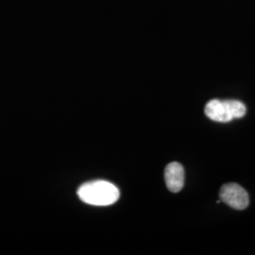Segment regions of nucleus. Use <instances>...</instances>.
Returning a JSON list of instances; mask_svg holds the SVG:
<instances>
[{
	"label": "nucleus",
	"mask_w": 255,
	"mask_h": 255,
	"mask_svg": "<svg viewBox=\"0 0 255 255\" xmlns=\"http://www.w3.org/2000/svg\"><path fill=\"white\" fill-rule=\"evenodd\" d=\"M81 201L95 206H108L119 201V188L106 181L86 182L78 189Z\"/></svg>",
	"instance_id": "nucleus-1"
},
{
	"label": "nucleus",
	"mask_w": 255,
	"mask_h": 255,
	"mask_svg": "<svg viewBox=\"0 0 255 255\" xmlns=\"http://www.w3.org/2000/svg\"><path fill=\"white\" fill-rule=\"evenodd\" d=\"M246 112V105L237 100H212L204 108V113L208 119L220 123H228L234 119H242Z\"/></svg>",
	"instance_id": "nucleus-2"
},
{
	"label": "nucleus",
	"mask_w": 255,
	"mask_h": 255,
	"mask_svg": "<svg viewBox=\"0 0 255 255\" xmlns=\"http://www.w3.org/2000/svg\"><path fill=\"white\" fill-rule=\"evenodd\" d=\"M220 201L225 202L233 209L244 210L250 204L248 192L236 182H229L221 186L219 191Z\"/></svg>",
	"instance_id": "nucleus-3"
},
{
	"label": "nucleus",
	"mask_w": 255,
	"mask_h": 255,
	"mask_svg": "<svg viewBox=\"0 0 255 255\" xmlns=\"http://www.w3.org/2000/svg\"><path fill=\"white\" fill-rule=\"evenodd\" d=\"M164 181L169 191H181L184 185V169L182 164L177 162L167 164L164 169Z\"/></svg>",
	"instance_id": "nucleus-4"
}]
</instances>
